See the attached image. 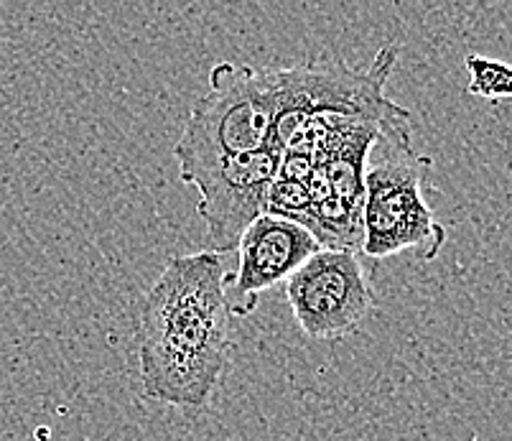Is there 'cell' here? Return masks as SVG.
Returning a JSON list of instances; mask_svg holds the SVG:
<instances>
[{
  "instance_id": "obj_6",
  "label": "cell",
  "mask_w": 512,
  "mask_h": 441,
  "mask_svg": "<svg viewBox=\"0 0 512 441\" xmlns=\"http://www.w3.org/2000/svg\"><path fill=\"white\" fill-rule=\"evenodd\" d=\"M293 319L311 340H344L375 309L360 255L352 250H316L286 281Z\"/></svg>"
},
{
  "instance_id": "obj_7",
  "label": "cell",
  "mask_w": 512,
  "mask_h": 441,
  "mask_svg": "<svg viewBox=\"0 0 512 441\" xmlns=\"http://www.w3.org/2000/svg\"><path fill=\"white\" fill-rule=\"evenodd\" d=\"M321 250L316 238L299 222L263 215L242 232L237 243V268L227 273L232 317L253 314L263 291L286 283L311 255Z\"/></svg>"
},
{
  "instance_id": "obj_4",
  "label": "cell",
  "mask_w": 512,
  "mask_h": 441,
  "mask_svg": "<svg viewBox=\"0 0 512 441\" xmlns=\"http://www.w3.org/2000/svg\"><path fill=\"white\" fill-rule=\"evenodd\" d=\"M398 59V46L377 51L370 69H352L344 62H304L273 69L276 118L268 146L286 151L314 118H360L372 123L411 118L408 110L385 100L383 85Z\"/></svg>"
},
{
  "instance_id": "obj_8",
  "label": "cell",
  "mask_w": 512,
  "mask_h": 441,
  "mask_svg": "<svg viewBox=\"0 0 512 441\" xmlns=\"http://www.w3.org/2000/svg\"><path fill=\"white\" fill-rule=\"evenodd\" d=\"M464 69L469 74L467 92L472 97L487 102L512 100V64L484 54H467Z\"/></svg>"
},
{
  "instance_id": "obj_2",
  "label": "cell",
  "mask_w": 512,
  "mask_h": 441,
  "mask_svg": "<svg viewBox=\"0 0 512 441\" xmlns=\"http://www.w3.org/2000/svg\"><path fill=\"white\" fill-rule=\"evenodd\" d=\"M370 151L362 197V250L370 258L418 250L421 258L434 261L446 230L423 199L431 159L413 151L408 118L380 125Z\"/></svg>"
},
{
  "instance_id": "obj_5",
  "label": "cell",
  "mask_w": 512,
  "mask_h": 441,
  "mask_svg": "<svg viewBox=\"0 0 512 441\" xmlns=\"http://www.w3.org/2000/svg\"><path fill=\"white\" fill-rule=\"evenodd\" d=\"M281 166V151L225 156L207 166L179 171V179L199 192L197 212L207 225L204 253L225 255L237 250L242 232L258 217L268 215V197Z\"/></svg>"
},
{
  "instance_id": "obj_1",
  "label": "cell",
  "mask_w": 512,
  "mask_h": 441,
  "mask_svg": "<svg viewBox=\"0 0 512 441\" xmlns=\"http://www.w3.org/2000/svg\"><path fill=\"white\" fill-rule=\"evenodd\" d=\"M230 317L220 255L169 258L138 311L143 398L181 411L209 408L230 360Z\"/></svg>"
},
{
  "instance_id": "obj_3",
  "label": "cell",
  "mask_w": 512,
  "mask_h": 441,
  "mask_svg": "<svg viewBox=\"0 0 512 441\" xmlns=\"http://www.w3.org/2000/svg\"><path fill=\"white\" fill-rule=\"evenodd\" d=\"M273 118V69L258 72L248 64L217 62L209 72V92L192 105L174 146L179 171L260 151L271 141Z\"/></svg>"
}]
</instances>
